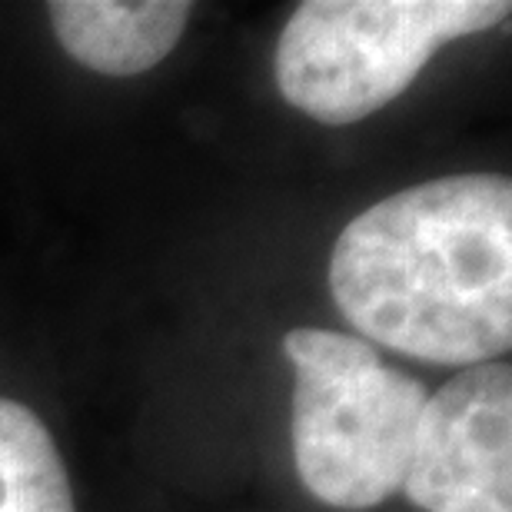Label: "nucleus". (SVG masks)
Listing matches in <instances>:
<instances>
[{
    "mask_svg": "<svg viewBox=\"0 0 512 512\" xmlns=\"http://www.w3.org/2000/svg\"><path fill=\"white\" fill-rule=\"evenodd\" d=\"M330 290L366 340L493 363L512 346V180L463 173L373 203L336 240Z\"/></svg>",
    "mask_w": 512,
    "mask_h": 512,
    "instance_id": "1",
    "label": "nucleus"
},
{
    "mask_svg": "<svg viewBox=\"0 0 512 512\" xmlns=\"http://www.w3.org/2000/svg\"><path fill=\"white\" fill-rule=\"evenodd\" d=\"M293 459L326 506L370 509L403 489L426 386L393 370L360 336L290 330Z\"/></svg>",
    "mask_w": 512,
    "mask_h": 512,
    "instance_id": "2",
    "label": "nucleus"
},
{
    "mask_svg": "<svg viewBox=\"0 0 512 512\" xmlns=\"http://www.w3.org/2000/svg\"><path fill=\"white\" fill-rule=\"evenodd\" d=\"M506 14L503 0H306L276 44V84L300 114L356 124L403 94L439 47Z\"/></svg>",
    "mask_w": 512,
    "mask_h": 512,
    "instance_id": "3",
    "label": "nucleus"
},
{
    "mask_svg": "<svg viewBox=\"0 0 512 512\" xmlns=\"http://www.w3.org/2000/svg\"><path fill=\"white\" fill-rule=\"evenodd\" d=\"M406 496L426 512H512V370L466 366L426 399Z\"/></svg>",
    "mask_w": 512,
    "mask_h": 512,
    "instance_id": "4",
    "label": "nucleus"
},
{
    "mask_svg": "<svg viewBox=\"0 0 512 512\" xmlns=\"http://www.w3.org/2000/svg\"><path fill=\"white\" fill-rule=\"evenodd\" d=\"M193 14L183 0H54L50 27L77 64L104 77H137L157 67Z\"/></svg>",
    "mask_w": 512,
    "mask_h": 512,
    "instance_id": "5",
    "label": "nucleus"
},
{
    "mask_svg": "<svg viewBox=\"0 0 512 512\" xmlns=\"http://www.w3.org/2000/svg\"><path fill=\"white\" fill-rule=\"evenodd\" d=\"M0 512H74L67 466L37 413L0 396Z\"/></svg>",
    "mask_w": 512,
    "mask_h": 512,
    "instance_id": "6",
    "label": "nucleus"
}]
</instances>
